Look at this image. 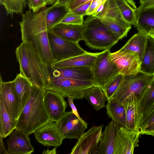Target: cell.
Listing matches in <instances>:
<instances>
[{"label": "cell", "mask_w": 154, "mask_h": 154, "mask_svg": "<svg viewBox=\"0 0 154 154\" xmlns=\"http://www.w3.org/2000/svg\"><path fill=\"white\" fill-rule=\"evenodd\" d=\"M120 125L109 122L102 132L94 154H115L116 137Z\"/></svg>", "instance_id": "9a60e30c"}, {"label": "cell", "mask_w": 154, "mask_h": 154, "mask_svg": "<svg viewBox=\"0 0 154 154\" xmlns=\"http://www.w3.org/2000/svg\"><path fill=\"white\" fill-rule=\"evenodd\" d=\"M137 131L142 134L154 135V105L141 116Z\"/></svg>", "instance_id": "1f68e13d"}, {"label": "cell", "mask_w": 154, "mask_h": 154, "mask_svg": "<svg viewBox=\"0 0 154 154\" xmlns=\"http://www.w3.org/2000/svg\"><path fill=\"white\" fill-rule=\"evenodd\" d=\"M56 122L64 139H79L88 127V123L83 122L72 111L65 112Z\"/></svg>", "instance_id": "30bf717a"}, {"label": "cell", "mask_w": 154, "mask_h": 154, "mask_svg": "<svg viewBox=\"0 0 154 154\" xmlns=\"http://www.w3.org/2000/svg\"><path fill=\"white\" fill-rule=\"evenodd\" d=\"M108 7L105 18H108L126 26L131 28L122 17L116 0H108Z\"/></svg>", "instance_id": "e575fe53"}, {"label": "cell", "mask_w": 154, "mask_h": 154, "mask_svg": "<svg viewBox=\"0 0 154 154\" xmlns=\"http://www.w3.org/2000/svg\"><path fill=\"white\" fill-rule=\"evenodd\" d=\"M65 97L60 95L46 91L44 103L51 121H57L65 112L67 104Z\"/></svg>", "instance_id": "e0dca14e"}, {"label": "cell", "mask_w": 154, "mask_h": 154, "mask_svg": "<svg viewBox=\"0 0 154 154\" xmlns=\"http://www.w3.org/2000/svg\"><path fill=\"white\" fill-rule=\"evenodd\" d=\"M0 102V136L5 138L10 135L16 129L17 119L12 117L8 113L1 98Z\"/></svg>", "instance_id": "83f0119b"}, {"label": "cell", "mask_w": 154, "mask_h": 154, "mask_svg": "<svg viewBox=\"0 0 154 154\" xmlns=\"http://www.w3.org/2000/svg\"><path fill=\"white\" fill-rule=\"evenodd\" d=\"M153 136L154 137V135H153Z\"/></svg>", "instance_id": "f907efd6"}, {"label": "cell", "mask_w": 154, "mask_h": 154, "mask_svg": "<svg viewBox=\"0 0 154 154\" xmlns=\"http://www.w3.org/2000/svg\"><path fill=\"white\" fill-rule=\"evenodd\" d=\"M57 147L53 149L52 150H49L48 149L45 151V150L43 152V154H54L56 153V149Z\"/></svg>", "instance_id": "7dc6e473"}, {"label": "cell", "mask_w": 154, "mask_h": 154, "mask_svg": "<svg viewBox=\"0 0 154 154\" xmlns=\"http://www.w3.org/2000/svg\"><path fill=\"white\" fill-rule=\"evenodd\" d=\"M142 135L139 131L129 129L120 125L117 134L115 154H132L138 146Z\"/></svg>", "instance_id": "7c38bea8"}, {"label": "cell", "mask_w": 154, "mask_h": 154, "mask_svg": "<svg viewBox=\"0 0 154 154\" xmlns=\"http://www.w3.org/2000/svg\"><path fill=\"white\" fill-rule=\"evenodd\" d=\"M83 40L86 45L95 50H110L120 40L109 31L100 19L91 16L82 24Z\"/></svg>", "instance_id": "277c9868"}, {"label": "cell", "mask_w": 154, "mask_h": 154, "mask_svg": "<svg viewBox=\"0 0 154 154\" xmlns=\"http://www.w3.org/2000/svg\"><path fill=\"white\" fill-rule=\"evenodd\" d=\"M69 0H57L53 6H66Z\"/></svg>", "instance_id": "bcb514c9"}, {"label": "cell", "mask_w": 154, "mask_h": 154, "mask_svg": "<svg viewBox=\"0 0 154 154\" xmlns=\"http://www.w3.org/2000/svg\"><path fill=\"white\" fill-rule=\"evenodd\" d=\"M45 92L33 85L29 99L17 119L16 129L29 135L51 121L44 103Z\"/></svg>", "instance_id": "3957f363"}, {"label": "cell", "mask_w": 154, "mask_h": 154, "mask_svg": "<svg viewBox=\"0 0 154 154\" xmlns=\"http://www.w3.org/2000/svg\"><path fill=\"white\" fill-rule=\"evenodd\" d=\"M123 75L119 74L109 82L105 86L103 91L108 100L111 99L118 88Z\"/></svg>", "instance_id": "d590c367"}, {"label": "cell", "mask_w": 154, "mask_h": 154, "mask_svg": "<svg viewBox=\"0 0 154 154\" xmlns=\"http://www.w3.org/2000/svg\"><path fill=\"white\" fill-rule=\"evenodd\" d=\"M3 138L0 136V154H10L8 152H7L5 148L3 140Z\"/></svg>", "instance_id": "f6af8a7d"}, {"label": "cell", "mask_w": 154, "mask_h": 154, "mask_svg": "<svg viewBox=\"0 0 154 154\" xmlns=\"http://www.w3.org/2000/svg\"><path fill=\"white\" fill-rule=\"evenodd\" d=\"M100 19L107 29L119 40L126 37L131 29L108 18Z\"/></svg>", "instance_id": "836d02e7"}, {"label": "cell", "mask_w": 154, "mask_h": 154, "mask_svg": "<svg viewBox=\"0 0 154 154\" xmlns=\"http://www.w3.org/2000/svg\"><path fill=\"white\" fill-rule=\"evenodd\" d=\"M51 7L36 12L28 11L22 15L19 22L22 42L29 43L43 61L50 66L54 62L48 37L46 17Z\"/></svg>", "instance_id": "6da1fadb"}, {"label": "cell", "mask_w": 154, "mask_h": 154, "mask_svg": "<svg viewBox=\"0 0 154 154\" xmlns=\"http://www.w3.org/2000/svg\"><path fill=\"white\" fill-rule=\"evenodd\" d=\"M15 54L20 66V74L32 85L45 89L51 78L49 66L27 42H22L17 48Z\"/></svg>", "instance_id": "7a4b0ae2"}, {"label": "cell", "mask_w": 154, "mask_h": 154, "mask_svg": "<svg viewBox=\"0 0 154 154\" xmlns=\"http://www.w3.org/2000/svg\"><path fill=\"white\" fill-rule=\"evenodd\" d=\"M140 72L147 75H154V38L148 35Z\"/></svg>", "instance_id": "f1b7e54d"}, {"label": "cell", "mask_w": 154, "mask_h": 154, "mask_svg": "<svg viewBox=\"0 0 154 154\" xmlns=\"http://www.w3.org/2000/svg\"><path fill=\"white\" fill-rule=\"evenodd\" d=\"M0 98L6 110L12 117L17 119L20 111V101L16 93L14 80L3 82L0 76Z\"/></svg>", "instance_id": "4fadbf2b"}, {"label": "cell", "mask_w": 154, "mask_h": 154, "mask_svg": "<svg viewBox=\"0 0 154 154\" xmlns=\"http://www.w3.org/2000/svg\"><path fill=\"white\" fill-rule=\"evenodd\" d=\"M105 106L108 117L115 123L125 127L126 112L123 104L112 98L107 101Z\"/></svg>", "instance_id": "d4e9b609"}, {"label": "cell", "mask_w": 154, "mask_h": 154, "mask_svg": "<svg viewBox=\"0 0 154 154\" xmlns=\"http://www.w3.org/2000/svg\"><path fill=\"white\" fill-rule=\"evenodd\" d=\"M110 50L99 52L91 68L94 82L103 90L106 85L118 75L116 64L110 57Z\"/></svg>", "instance_id": "52a82bcc"}, {"label": "cell", "mask_w": 154, "mask_h": 154, "mask_svg": "<svg viewBox=\"0 0 154 154\" xmlns=\"http://www.w3.org/2000/svg\"><path fill=\"white\" fill-rule=\"evenodd\" d=\"M57 0H47L48 4L52 5L54 4Z\"/></svg>", "instance_id": "c3c4849f"}, {"label": "cell", "mask_w": 154, "mask_h": 154, "mask_svg": "<svg viewBox=\"0 0 154 154\" xmlns=\"http://www.w3.org/2000/svg\"><path fill=\"white\" fill-rule=\"evenodd\" d=\"M68 12L66 6H51L46 17V25L48 31L57 25Z\"/></svg>", "instance_id": "d6a6232c"}, {"label": "cell", "mask_w": 154, "mask_h": 154, "mask_svg": "<svg viewBox=\"0 0 154 154\" xmlns=\"http://www.w3.org/2000/svg\"><path fill=\"white\" fill-rule=\"evenodd\" d=\"M103 125L94 126L84 132L70 153V154H94L100 139Z\"/></svg>", "instance_id": "8fae6325"}, {"label": "cell", "mask_w": 154, "mask_h": 154, "mask_svg": "<svg viewBox=\"0 0 154 154\" xmlns=\"http://www.w3.org/2000/svg\"><path fill=\"white\" fill-rule=\"evenodd\" d=\"M138 96L132 94L128 97L122 103L125 111V127L130 130L137 131L140 122L138 109Z\"/></svg>", "instance_id": "44dd1931"}, {"label": "cell", "mask_w": 154, "mask_h": 154, "mask_svg": "<svg viewBox=\"0 0 154 154\" xmlns=\"http://www.w3.org/2000/svg\"><path fill=\"white\" fill-rule=\"evenodd\" d=\"M84 98L97 111L104 107L106 102L108 101L103 91L98 86L89 88L84 94Z\"/></svg>", "instance_id": "4316f807"}, {"label": "cell", "mask_w": 154, "mask_h": 154, "mask_svg": "<svg viewBox=\"0 0 154 154\" xmlns=\"http://www.w3.org/2000/svg\"><path fill=\"white\" fill-rule=\"evenodd\" d=\"M67 97L69 105L71 108L72 112L83 122L85 123H87L86 122L82 119L79 114L77 109L73 102V100L74 99V97L71 96H68Z\"/></svg>", "instance_id": "7bdbcfd3"}, {"label": "cell", "mask_w": 154, "mask_h": 154, "mask_svg": "<svg viewBox=\"0 0 154 154\" xmlns=\"http://www.w3.org/2000/svg\"><path fill=\"white\" fill-rule=\"evenodd\" d=\"M140 5L138 8H143L154 5V0H140Z\"/></svg>", "instance_id": "ee69618b"}, {"label": "cell", "mask_w": 154, "mask_h": 154, "mask_svg": "<svg viewBox=\"0 0 154 154\" xmlns=\"http://www.w3.org/2000/svg\"><path fill=\"white\" fill-rule=\"evenodd\" d=\"M108 0H104L91 16L99 19L105 18L108 7Z\"/></svg>", "instance_id": "74e56055"}, {"label": "cell", "mask_w": 154, "mask_h": 154, "mask_svg": "<svg viewBox=\"0 0 154 154\" xmlns=\"http://www.w3.org/2000/svg\"><path fill=\"white\" fill-rule=\"evenodd\" d=\"M104 0H93L87 10L86 15L91 16L96 11L97 8Z\"/></svg>", "instance_id": "60d3db41"}, {"label": "cell", "mask_w": 154, "mask_h": 154, "mask_svg": "<svg viewBox=\"0 0 154 154\" xmlns=\"http://www.w3.org/2000/svg\"><path fill=\"white\" fill-rule=\"evenodd\" d=\"M84 16L78 15L70 11L67 12L57 24L82 25L84 22Z\"/></svg>", "instance_id": "8d00e7d4"}, {"label": "cell", "mask_w": 154, "mask_h": 154, "mask_svg": "<svg viewBox=\"0 0 154 154\" xmlns=\"http://www.w3.org/2000/svg\"><path fill=\"white\" fill-rule=\"evenodd\" d=\"M99 53H87L65 60L54 62L50 67L57 69L72 67L84 66L91 68Z\"/></svg>", "instance_id": "d6986e66"}, {"label": "cell", "mask_w": 154, "mask_h": 154, "mask_svg": "<svg viewBox=\"0 0 154 154\" xmlns=\"http://www.w3.org/2000/svg\"><path fill=\"white\" fill-rule=\"evenodd\" d=\"M31 0H0V4L4 7L7 15L12 18L15 14H21L28 5L29 7Z\"/></svg>", "instance_id": "4dcf8cb0"}, {"label": "cell", "mask_w": 154, "mask_h": 154, "mask_svg": "<svg viewBox=\"0 0 154 154\" xmlns=\"http://www.w3.org/2000/svg\"><path fill=\"white\" fill-rule=\"evenodd\" d=\"M50 48L54 62L60 61L88 52L82 49L78 42L69 41L48 31Z\"/></svg>", "instance_id": "ba28073f"}, {"label": "cell", "mask_w": 154, "mask_h": 154, "mask_svg": "<svg viewBox=\"0 0 154 154\" xmlns=\"http://www.w3.org/2000/svg\"><path fill=\"white\" fill-rule=\"evenodd\" d=\"M147 36L146 33L138 32L132 36L119 50L137 52L141 62L146 48Z\"/></svg>", "instance_id": "cb8c5ba5"}, {"label": "cell", "mask_w": 154, "mask_h": 154, "mask_svg": "<svg viewBox=\"0 0 154 154\" xmlns=\"http://www.w3.org/2000/svg\"><path fill=\"white\" fill-rule=\"evenodd\" d=\"M135 26L138 32L148 34L154 32V5L135 11Z\"/></svg>", "instance_id": "ffe728a7"}, {"label": "cell", "mask_w": 154, "mask_h": 154, "mask_svg": "<svg viewBox=\"0 0 154 154\" xmlns=\"http://www.w3.org/2000/svg\"><path fill=\"white\" fill-rule=\"evenodd\" d=\"M121 14L125 21L135 26L136 23L135 11L137 8L133 0H116Z\"/></svg>", "instance_id": "f546056e"}, {"label": "cell", "mask_w": 154, "mask_h": 154, "mask_svg": "<svg viewBox=\"0 0 154 154\" xmlns=\"http://www.w3.org/2000/svg\"><path fill=\"white\" fill-rule=\"evenodd\" d=\"M47 4V0H31L29 10L36 12L45 8Z\"/></svg>", "instance_id": "f35d334b"}, {"label": "cell", "mask_w": 154, "mask_h": 154, "mask_svg": "<svg viewBox=\"0 0 154 154\" xmlns=\"http://www.w3.org/2000/svg\"><path fill=\"white\" fill-rule=\"evenodd\" d=\"M29 135L16 129L7 140L8 151L12 154H31L34 148L31 143Z\"/></svg>", "instance_id": "2e32d148"}, {"label": "cell", "mask_w": 154, "mask_h": 154, "mask_svg": "<svg viewBox=\"0 0 154 154\" xmlns=\"http://www.w3.org/2000/svg\"><path fill=\"white\" fill-rule=\"evenodd\" d=\"M138 97V109L140 119L142 116L154 105V77L145 91Z\"/></svg>", "instance_id": "484cf974"}, {"label": "cell", "mask_w": 154, "mask_h": 154, "mask_svg": "<svg viewBox=\"0 0 154 154\" xmlns=\"http://www.w3.org/2000/svg\"><path fill=\"white\" fill-rule=\"evenodd\" d=\"M50 30L57 35L69 41L78 42L83 40L82 25L59 23Z\"/></svg>", "instance_id": "7402d4cb"}, {"label": "cell", "mask_w": 154, "mask_h": 154, "mask_svg": "<svg viewBox=\"0 0 154 154\" xmlns=\"http://www.w3.org/2000/svg\"><path fill=\"white\" fill-rule=\"evenodd\" d=\"M49 68L51 76L94 81L93 75L90 67L79 66L52 69L49 67Z\"/></svg>", "instance_id": "ac0fdd59"}, {"label": "cell", "mask_w": 154, "mask_h": 154, "mask_svg": "<svg viewBox=\"0 0 154 154\" xmlns=\"http://www.w3.org/2000/svg\"><path fill=\"white\" fill-rule=\"evenodd\" d=\"M92 0H69L66 7L69 11H70L79 5Z\"/></svg>", "instance_id": "b9f144b4"}, {"label": "cell", "mask_w": 154, "mask_h": 154, "mask_svg": "<svg viewBox=\"0 0 154 154\" xmlns=\"http://www.w3.org/2000/svg\"><path fill=\"white\" fill-rule=\"evenodd\" d=\"M147 35L151 36L154 38V32L149 33L147 34Z\"/></svg>", "instance_id": "681fc988"}, {"label": "cell", "mask_w": 154, "mask_h": 154, "mask_svg": "<svg viewBox=\"0 0 154 154\" xmlns=\"http://www.w3.org/2000/svg\"><path fill=\"white\" fill-rule=\"evenodd\" d=\"M92 1H89L84 3L70 11L78 15L84 16L86 15V11L90 7Z\"/></svg>", "instance_id": "ab89813d"}, {"label": "cell", "mask_w": 154, "mask_h": 154, "mask_svg": "<svg viewBox=\"0 0 154 154\" xmlns=\"http://www.w3.org/2000/svg\"><path fill=\"white\" fill-rule=\"evenodd\" d=\"M37 141L45 146L57 147L64 139L59 132L55 122L50 121L34 132Z\"/></svg>", "instance_id": "5bb4252c"}, {"label": "cell", "mask_w": 154, "mask_h": 154, "mask_svg": "<svg viewBox=\"0 0 154 154\" xmlns=\"http://www.w3.org/2000/svg\"><path fill=\"white\" fill-rule=\"evenodd\" d=\"M98 85L93 81L51 76L49 83L45 90L64 97L71 96L74 99H81L84 98V94L89 88Z\"/></svg>", "instance_id": "5b68a950"}, {"label": "cell", "mask_w": 154, "mask_h": 154, "mask_svg": "<svg viewBox=\"0 0 154 154\" xmlns=\"http://www.w3.org/2000/svg\"><path fill=\"white\" fill-rule=\"evenodd\" d=\"M110 57L116 64L119 74L136 75L140 72L141 62L136 52L119 50L110 53Z\"/></svg>", "instance_id": "9c48e42d"}, {"label": "cell", "mask_w": 154, "mask_h": 154, "mask_svg": "<svg viewBox=\"0 0 154 154\" xmlns=\"http://www.w3.org/2000/svg\"><path fill=\"white\" fill-rule=\"evenodd\" d=\"M154 77L141 72L136 75H123L122 79L112 98L122 103L129 96L138 97L145 91Z\"/></svg>", "instance_id": "8992f818"}, {"label": "cell", "mask_w": 154, "mask_h": 154, "mask_svg": "<svg viewBox=\"0 0 154 154\" xmlns=\"http://www.w3.org/2000/svg\"><path fill=\"white\" fill-rule=\"evenodd\" d=\"M14 80L15 90L19 99L20 115L29 99L33 85L20 73L17 75Z\"/></svg>", "instance_id": "603a6c76"}]
</instances>
